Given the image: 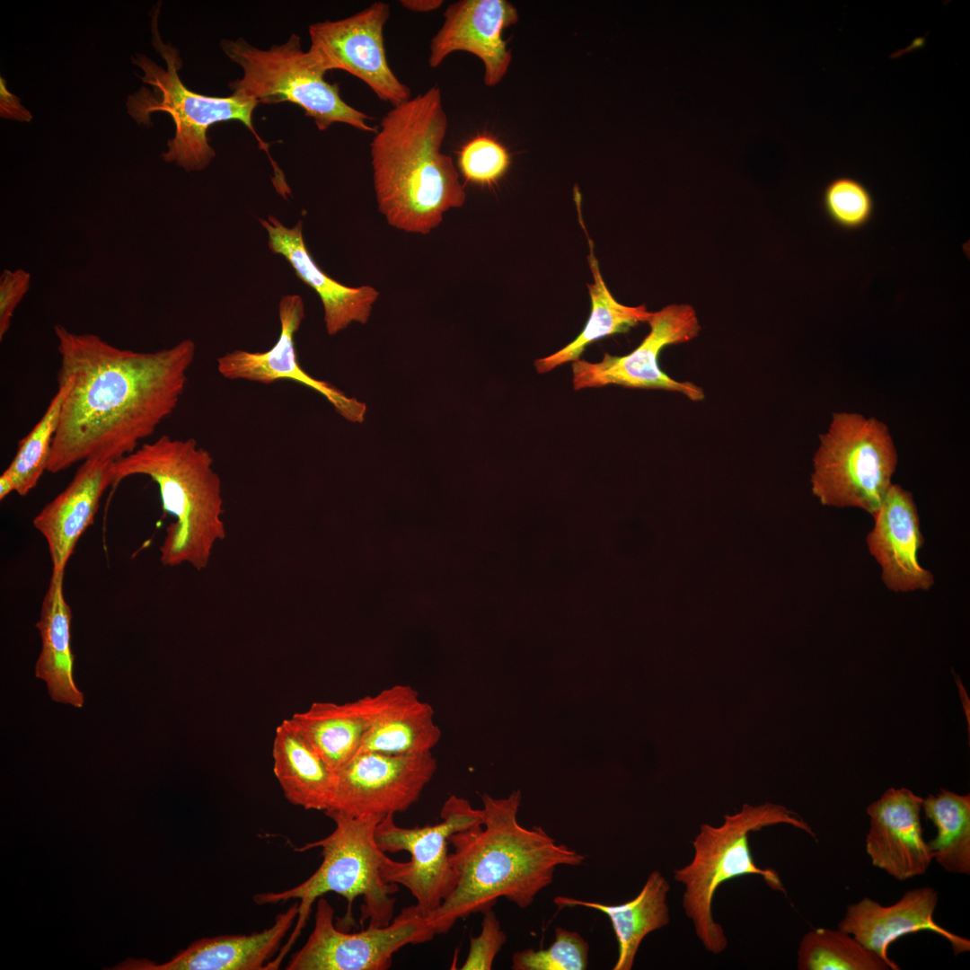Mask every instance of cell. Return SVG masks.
I'll return each instance as SVG.
<instances>
[{
  "mask_svg": "<svg viewBox=\"0 0 970 970\" xmlns=\"http://www.w3.org/2000/svg\"><path fill=\"white\" fill-rule=\"evenodd\" d=\"M66 387L47 471L57 473L92 458L117 461L152 436L176 409L196 345L139 352L100 336L54 326Z\"/></svg>",
  "mask_w": 970,
  "mask_h": 970,
  "instance_id": "1",
  "label": "cell"
},
{
  "mask_svg": "<svg viewBox=\"0 0 970 970\" xmlns=\"http://www.w3.org/2000/svg\"><path fill=\"white\" fill-rule=\"evenodd\" d=\"M481 798L483 824L449 838L457 883L427 917L436 934L447 932L458 920L492 909L499 897L525 909L551 884L559 866L576 867L585 860L583 854L558 843L542 827L519 824L520 790L504 798L487 793Z\"/></svg>",
  "mask_w": 970,
  "mask_h": 970,
  "instance_id": "2",
  "label": "cell"
},
{
  "mask_svg": "<svg viewBox=\"0 0 970 970\" xmlns=\"http://www.w3.org/2000/svg\"><path fill=\"white\" fill-rule=\"evenodd\" d=\"M448 127L439 86L392 106L370 144L379 212L401 231L428 234L466 193L451 156L441 151Z\"/></svg>",
  "mask_w": 970,
  "mask_h": 970,
  "instance_id": "3",
  "label": "cell"
},
{
  "mask_svg": "<svg viewBox=\"0 0 970 970\" xmlns=\"http://www.w3.org/2000/svg\"><path fill=\"white\" fill-rule=\"evenodd\" d=\"M213 463L194 438L163 435L111 466L112 486L133 475L157 484L163 512L174 517L160 546L165 566L187 563L202 570L215 545L225 538L222 482Z\"/></svg>",
  "mask_w": 970,
  "mask_h": 970,
  "instance_id": "4",
  "label": "cell"
},
{
  "mask_svg": "<svg viewBox=\"0 0 970 970\" xmlns=\"http://www.w3.org/2000/svg\"><path fill=\"white\" fill-rule=\"evenodd\" d=\"M325 814L334 824L333 832L323 839L300 848L305 851L321 848L322 861L317 870L296 886L278 893L257 894L258 904L299 900L297 922L294 932L274 963L279 966L285 954L304 927L313 903L323 895L334 892L348 903L346 923L352 920V905L362 896L360 924L388 925L393 919L398 885L386 882L381 869L389 857L375 840V830L383 816H353L335 810Z\"/></svg>",
  "mask_w": 970,
  "mask_h": 970,
  "instance_id": "5",
  "label": "cell"
},
{
  "mask_svg": "<svg viewBox=\"0 0 970 970\" xmlns=\"http://www.w3.org/2000/svg\"><path fill=\"white\" fill-rule=\"evenodd\" d=\"M779 824L792 825L816 837L799 815L783 806L769 802L759 806L745 804L739 812L726 815L719 826L702 824L692 841V860L674 870L675 880L684 886L683 911L709 952L720 954L728 946L724 930L712 914L715 893L724 882L741 876L757 875L772 889L786 894L774 869L756 865L749 844L752 832Z\"/></svg>",
  "mask_w": 970,
  "mask_h": 970,
  "instance_id": "6",
  "label": "cell"
},
{
  "mask_svg": "<svg viewBox=\"0 0 970 970\" xmlns=\"http://www.w3.org/2000/svg\"><path fill=\"white\" fill-rule=\"evenodd\" d=\"M160 4L152 16V43L164 59L163 67L143 54H137L132 62L144 75L142 86L126 102L129 115L138 123L152 125L151 114L168 113L174 123L175 133L167 142V151L162 157L175 163L187 172L205 169L216 153L208 143L207 129L221 121L238 120L244 124L258 139L260 147L268 154V144L257 135L252 125V113L258 102L232 93L225 97L207 96L188 89L181 81L179 70L182 63L178 49L162 40L157 27Z\"/></svg>",
  "mask_w": 970,
  "mask_h": 970,
  "instance_id": "7",
  "label": "cell"
},
{
  "mask_svg": "<svg viewBox=\"0 0 970 970\" xmlns=\"http://www.w3.org/2000/svg\"><path fill=\"white\" fill-rule=\"evenodd\" d=\"M220 46L231 61L242 69V76L228 84L232 93L252 99L259 104L289 101L301 107L313 119L317 128L325 130L333 123H345L357 129L375 133L369 125L372 117L345 102L338 84L324 79L301 39L293 33L280 45L258 48L244 39L222 40Z\"/></svg>",
  "mask_w": 970,
  "mask_h": 970,
  "instance_id": "8",
  "label": "cell"
},
{
  "mask_svg": "<svg viewBox=\"0 0 970 970\" xmlns=\"http://www.w3.org/2000/svg\"><path fill=\"white\" fill-rule=\"evenodd\" d=\"M812 491L823 505L877 513L893 484L897 454L887 427L858 413H833L815 453Z\"/></svg>",
  "mask_w": 970,
  "mask_h": 970,
  "instance_id": "9",
  "label": "cell"
},
{
  "mask_svg": "<svg viewBox=\"0 0 970 970\" xmlns=\"http://www.w3.org/2000/svg\"><path fill=\"white\" fill-rule=\"evenodd\" d=\"M441 821L423 827L397 825L394 815L384 816L376 826L375 840L384 852L408 851L407 862L388 859L381 869L383 878L406 887L417 901V907L428 917L451 895L457 875L448 852L449 838L483 824L482 809L451 795L444 803Z\"/></svg>",
  "mask_w": 970,
  "mask_h": 970,
  "instance_id": "10",
  "label": "cell"
},
{
  "mask_svg": "<svg viewBox=\"0 0 970 970\" xmlns=\"http://www.w3.org/2000/svg\"><path fill=\"white\" fill-rule=\"evenodd\" d=\"M334 910L317 899L314 926L304 945L292 957L287 970H386L393 955L406 945L430 940L436 932L416 904L386 926H368L356 932L339 930Z\"/></svg>",
  "mask_w": 970,
  "mask_h": 970,
  "instance_id": "11",
  "label": "cell"
},
{
  "mask_svg": "<svg viewBox=\"0 0 970 970\" xmlns=\"http://www.w3.org/2000/svg\"><path fill=\"white\" fill-rule=\"evenodd\" d=\"M390 5L375 2L347 18L309 26L310 57L323 72L346 71L359 78L384 101L396 106L411 98L410 88L392 71L384 42Z\"/></svg>",
  "mask_w": 970,
  "mask_h": 970,
  "instance_id": "12",
  "label": "cell"
},
{
  "mask_svg": "<svg viewBox=\"0 0 970 970\" xmlns=\"http://www.w3.org/2000/svg\"><path fill=\"white\" fill-rule=\"evenodd\" d=\"M649 333L625 356L604 353L600 362L578 359L572 363L575 390L617 384L633 389H656L680 392L692 401L705 398L704 391L689 381H677L666 375L658 364L661 350L669 345L684 343L698 336L701 325L696 312L689 304H671L652 313L648 322Z\"/></svg>",
  "mask_w": 970,
  "mask_h": 970,
  "instance_id": "13",
  "label": "cell"
},
{
  "mask_svg": "<svg viewBox=\"0 0 970 970\" xmlns=\"http://www.w3.org/2000/svg\"><path fill=\"white\" fill-rule=\"evenodd\" d=\"M436 769L431 752L414 755L357 754L335 772L328 810L353 816H384L405 811L419 799Z\"/></svg>",
  "mask_w": 970,
  "mask_h": 970,
  "instance_id": "14",
  "label": "cell"
},
{
  "mask_svg": "<svg viewBox=\"0 0 970 970\" xmlns=\"http://www.w3.org/2000/svg\"><path fill=\"white\" fill-rule=\"evenodd\" d=\"M280 334L266 351L235 349L217 358V371L231 381H249L271 384L289 380L307 386L322 395L345 419L362 422L366 405L350 398L336 387L311 376L300 366L295 351V334L304 318V304L298 295H287L278 304Z\"/></svg>",
  "mask_w": 970,
  "mask_h": 970,
  "instance_id": "15",
  "label": "cell"
},
{
  "mask_svg": "<svg viewBox=\"0 0 970 970\" xmlns=\"http://www.w3.org/2000/svg\"><path fill=\"white\" fill-rule=\"evenodd\" d=\"M416 692L410 685L395 684L350 702L316 701L284 722L336 772L356 756L366 731Z\"/></svg>",
  "mask_w": 970,
  "mask_h": 970,
  "instance_id": "16",
  "label": "cell"
},
{
  "mask_svg": "<svg viewBox=\"0 0 970 970\" xmlns=\"http://www.w3.org/2000/svg\"><path fill=\"white\" fill-rule=\"evenodd\" d=\"M442 26L429 43L428 65L439 66L455 51L477 56L484 64V84L495 86L507 74L511 49L502 37L518 22V12L507 0H459L445 10Z\"/></svg>",
  "mask_w": 970,
  "mask_h": 970,
  "instance_id": "17",
  "label": "cell"
},
{
  "mask_svg": "<svg viewBox=\"0 0 970 970\" xmlns=\"http://www.w3.org/2000/svg\"><path fill=\"white\" fill-rule=\"evenodd\" d=\"M922 801L906 788H890L866 810V852L874 867L899 881L925 874L933 860L922 835Z\"/></svg>",
  "mask_w": 970,
  "mask_h": 970,
  "instance_id": "18",
  "label": "cell"
},
{
  "mask_svg": "<svg viewBox=\"0 0 970 970\" xmlns=\"http://www.w3.org/2000/svg\"><path fill=\"white\" fill-rule=\"evenodd\" d=\"M873 518L866 542L881 568L885 586L895 592L930 589L933 575L918 560L924 538L913 495L892 484Z\"/></svg>",
  "mask_w": 970,
  "mask_h": 970,
  "instance_id": "19",
  "label": "cell"
},
{
  "mask_svg": "<svg viewBox=\"0 0 970 970\" xmlns=\"http://www.w3.org/2000/svg\"><path fill=\"white\" fill-rule=\"evenodd\" d=\"M938 892L929 886L908 890L894 904L884 906L864 897L847 907L838 929L850 933L875 952L889 966H899L888 957L890 945L899 938L922 930L934 932L947 939L956 955L970 950V941L939 926L933 919Z\"/></svg>",
  "mask_w": 970,
  "mask_h": 970,
  "instance_id": "20",
  "label": "cell"
},
{
  "mask_svg": "<svg viewBox=\"0 0 970 970\" xmlns=\"http://www.w3.org/2000/svg\"><path fill=\"white\" fill-rule=\"evenodd\" d=\"M260 222L268 233L269 250L284 257L296 277L319 295L329 335L339 333L352 322L366 323L379 296L375 287L368 285L348 287L328 276L305 245L302 220L293 227L285 226L270 215Z\"/></svg>",
  "mask_w": 970,
  "mask_h": 970,
  "instance_id": "21",
  "label": "cell"
},
{
  "mask_svg": "<svg viewBox=\"0 0 970 970\" xmlns=\"http://www.w3.org/2000/svg\"><path fill=\"white\" fill-rule=\"evenodd\" d=\"M113 463L102 458L83 462L68 486L34 517V527L48 543L52 573L65 571L78 540L93 523L103 492L112 486Z\"/></svg>",
  "mask_w": 970,
  "mask_h": 970,
  "instance_id": "22",
  "label": "cell"
},
{
  "mask_svg": "<svg viewBox=\"0 0 970 970\" xmlns=\"http://www.w3.org/2000/svg\"><path fill=\"white\" fill-rule=\"evenodd\" d=\"M298 914V903L278 914L274 923L248 935H224L196 940L163 964L127 959L123 970H263L279 948Z\"/></svg>",
  "mask_w": 970,
  "mask_h": 970,
  "instance_id": "23",
  "label": "cell"
},
{
  "mask_svg": "<svg viewBox=\"0 0 970 970\" xmlns=\"http://www.w3.org/2000/svg\"><path fill=\"white\" fill-rule=\"evenodd\" d=\"M64 572L52 573L36 623L41 650L35 676L46 683L52 701L82 708L83 692L74 680L75 655L71 649L72 613L63 590Z\"/></svg>",
  "mask_w": 970,
  "mask_h": 970,
  "instance_id": "24",
  "label": "cell"
},
{
  "mask_svg": "<svg viewBox=\"0 0 970 970\" xmlns=\"http://www.w3.org/2000/svg\"><path fill=\"white\" fill-rule=\"evenodd\" d=\"M669 890L666 878L658 870H654L639 893L621 904H604L560 895L556 896L553 903L560 909L582 906L604 913L612 923L618 943V957L613 970H630L642 940L670 922L666 902Z\"/></svg>",
  "mask_w": 970,
  "mask_h": 970,
  "instance_id": "25",
  "label": "cell"
},
{
  "mask_svg": "<svg viewBox=\"0 0 970 970\" xmlns=\"http://www.w3.org/2000/svg\"><path fill=\"white\" fill-rule=\"evenodd\" d=\"M272 758L273 772L291 804L304 809H329L335 772L284 720L275 731Z\"/></svg>",
  "mask_w": 970,
  "mask_h": 970,
  "instance_id": "26",
  "label": "cell"
},
{
  "mask_svg": "<svg viewBox=\"0 0 970 970\" xmlns=\"http://www.w3.org/2000/svg\"><path fill=\"white\" fill-rule=\"evenodd\" d=\"M588 242L590 246L588 260L594 277V283L587 285L592 302L590 316L581 333L573 341L559 351L534 361L535 369L539 374L547 373L564 363L579 359L586 348L591 343L615 333L625 332L639 322H648L652 315L644 304L627 306L616 301L602 278L590 238Z\"/></svg>",
  "mask_w": 970,
  "mask_h": 970,
  "instance_id": "27",
  "label": "cell"
},
{
  "mask_svg": "<svg viewBox=\"0 0 970 970\" xmlns=\"http://www.w3.org/2000/svg\"><path fill=\"white\" fill-rule=\"evenodd\" d=\"M440 737L441 730L435 723L432 706L415 692L366 731L357 754H421L431 752Z\"/></svg>",
  "mask_w": 970,
  "mask_h": 970,
  "instance_id": "28",
  "label": "cell"
},
{
  "mask_svg": "<svg viewBox=\"0 0 970 970\" xmlns=\"http://www.w3.org/2000/svg\"><path fill=\"white\" fill-rule=\"evenodd\" d=\"M925 816L937 829L928 843L935 860L949 873L970 874V795L941 789L922 801Z\"/></svg>",
  "mask_w": 970,
  "mask_h": 970,
  "instance_id": "29",
  "label": "cell"
},
{
  "mask_svg": "<svg viewBox=\"0 0 970 970\" xmlns=\"http://www.w3.org/2000/svg\"><path fill=\"white\" fill-rule=\"evenodd\" d=\"M65 394L66 387L58 384L40 420L19 442L14 457L0 476L1 500L13 491L26 496L47 471Z\"/></svg>",
  "mask_w": 970,
  "mask_h": 970,
  "instance_id": "30",
  "label": "cell"
},
{
  "mask_svg": "<svg viewBox=\"0 0 970 970\" xmlns=\"http://www.w3.org/2000/svg\"><path fill=\"white\" fill-rule=\"evenodd\" d=\"M798 970H888V964L840 929L807 932L798 950Z\"/></svg>",
  "mask_w": 970,
  "mask_h": 970,
  "instance_id": "31",
  "label": "cell"
},
{
  "mask_svg": "<svg viewBox=\"0 0 970 970\" xmlns=\"http://www.w3.org/2000/svg\"><path fill=\"white\" fill-rule=\"evenodd\" d=\"M589 944L577 932L556 927L554 941L547 948L516 951L513 970H585L588 966Z\"/></svg>",
  "mask_w": 970,
  "mask_h": 970,
  "instance_id": "32",
  "label": "cell"
},
{
  "mask_svg": "<svg viewBox=\"0 0 970 970\" xmlns=\"http://www.w3.org/2000/svg\"><path fill=\"white\" fill-rule=\"evenodd\" d=\"M823 205L829 219L845 230L863 227L874 211V200L867 187L847 176L834 178L826 185Z\"/></svg>",
  "mask_w": 970,
  "mask_h": 970,
  "instance_id": "33",
  "label": "cell"
},
{
  "mask_svg": "<svg viewBox=\"0 0 970 970\" xmlns=\"http://www.w3.org/2000/svg\"><path fill=\"white\" fill-rule=\"evenodd\" d=\"M510 155L495 138L479 135L461 148L458 166L463 178L472 183L491 185L507 171Z\"/></svg>",
  "mask_w": 970,
  "mask_h": 970,
  "instance_id": "34",
  "label": "cell"
},
{
  "mask_svg": "<svg viewBox=\"0 0 970 970\" xmlns=\"http://www.w3.org/2000/svg\"><path fill=\"white\" fill-rule=\"evenodd\" d=\"M482 914L481 930L478 936L471 938L469 954L462 970H490L496 956L507 941V935L495 912L490 909Z\"/></svg>",
  "mask_w": 970,
  "mask_h": 970,
  "instance_id": "35",
  "label": "cell"
},
{
  "mask_svg": "<svg viewBox=\"0 0 970 970\" xmlns=\"http://www.w3.org/2000/svg\"><path fill=\"white\" fill-rule=\"evenodd\" d=\"M31 286V274L22 269H4L0 276V340L11 326L13 312Z\"/></svg>",
  "mask_w": 970,
  "mask_h": 970,
  "instance_id": "36",
  "label": "cell"
},
{
  "mask_svg": "<svg viewBox=\"0 0 970 970\" xmlns=\"http://www.w3.org/2000/svg\"><path fill=\"white\" fill-rule=\"evenodd\" d=\"M4 83L3 78H1V106L9 105L10 107L4 110V116L6 117L9 112L10 118L20 120H30L31 118V114L19 103V99L6 91Z\"/></svg>",
  "mask_w": 970,
  "mask_h": 970,
  "instance_id": "37",
  "label": "cell"
},
{
  "mask_svg": "<svg viewBox=\"0 0 970 970\" xmlns=\"http://www.w3.org/2000/svg\"><path fill=\"white\" fill-rule=\"evenodd\" d=\"M401 6L405 9L415 13H429L439 9L443 4V0H401L400 1Z\"/></svg>",
  "mask_w": 970,
  "mask_h": 970,
  "instance_id": "38",
  "label": "cell"
}]
</instances>
